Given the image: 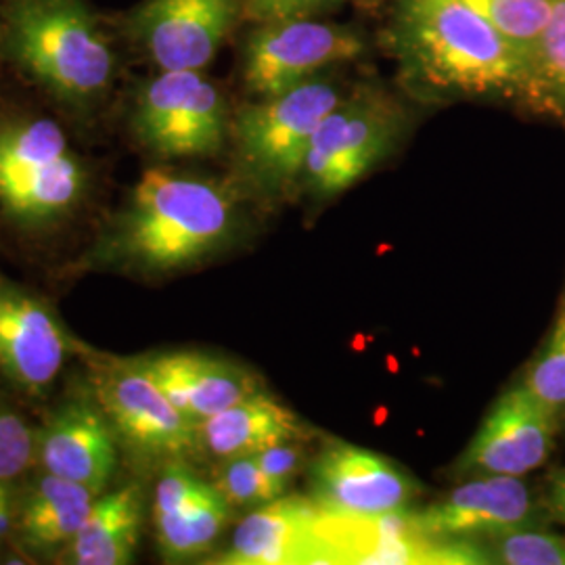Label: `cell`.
<instances>
[{
  "mask_svg": "<svg viewBox=\"0 0 565 565\" xmlns=\"http://www.w3.org/2000/svg\"><path fill=\"white\" fill-rule=\"evenodd\" d=\"M145 501L137 484L102 492L82 522L63 562L72 565H126L135 562L141 543Z\"/></svg>",
  "mask_w": 565,
  "mask_h": 565,
  "instance_id": "21",
  "label": "cell"
},
{
  "mask_svg": "<svg viewBox=\"0 0 565 565\" xmlns=\"http://www.w3.org/2000/svg\"><path fill=\"white\" fill-rule=\"evenodd\" d=\"M36 434L0 404V480L13 482L36 457Z\"/></svg>",
  "mask_w": 565,
  "mask_h": 565,
  "instance_id": "28",
  "label": "cell"
},
{
  "mask_svg": "<svg viewBox=\"0 0 565 565\" xmlns=\"http://www.w3.org/2000/svg\"><path fill=\"white\" fill-rule=\"evenodd\" d=\"M242 193L235 181L147 168L111 218L95 258L142 275L203 263L235 235Z\"/></svg>",
  "mask_w": 565,
  "mask_h": 565,
  "instance_id": "2",
  "label": "cell"
},
{
  "mask_svg": "<svg viewBox=\"0 0 565 565\" xmlns=\"http://www.w3.org/2000/svg\"><path fill=\"white\" fill-rule=\"evenodd\" d=\"M343 86L324 72L312 81L233 111L231 149L235 182L264 200L300 189L303 163L324 116L340 103Z\"/></svg>",
  "mask_w": 565,
  "mask_h": 565,
  "instance_id": "5",
  "label": "cell"
},
{
  "mask_svg": "<svg viewBox=\"0 0 565 565\" xmlns=\"http://www.w3.org/2000/svg\"><path fill=\"white\" fill-rule=\"evenodd\" d=\"M527 99L548 105L565 118V0H553L543 36L532 55Z\"/></svg>",
  "mask_w": 565,
  "mask_h": 565,
  "instance_id": "23",
  "label": "cell"
},
{
  "mask_svg": "<svg viewBox=\"0 0 565 565\" xmlns=\"http://www.w3.org/2000/svg\"><path fill=\"white\" fill-rule=\"evenodd\" d=\"M385 34L401 76L419 93L527 99L532 61L461 0H396Z\"/></svg>",
  "mask_w": 565,
  "mask_h": 565,
  "instance_id": "3",
  "label": "cell"
},
{
  "mask_svg": "<svg viewBox=\"0 0 565 565\" xmlns=\"http://www.w3.org/2000/svg\"><path fill=\"white\" fill-rule=\"evenodd\" d=\"M214 486L233 509H256L281 497L264 478L263 469L254 455L223 461Z\"/></svg>",
  "mask_w": 565,
  "mask_h": 565,
  "instance_id": "26",
  "label": "cell"
},
{
  "mask_svg": "<svg viewBox=\"0 0 565 565\" xmlns=\"http://www.w3.org/2000/svg\"><path fill=\"white\" fill-rule=\"evenodd\" d=\"M555 408L525 385L507 390L461 457L463 471L522 478L545 465L555 440Z\"/></svg>",
  "mask_w": 565,
  "mask_h": 565,
  "instance_id": "13",
  "label": "cell"
},
{
  "mask_svg": "<svg viewBox=\"0 0 565 565\" xmlns=\"http://www.w3.org/2000/svg\"><path fill=\"white\" fill-rule=\"evenodd\" d=\"M348 0H243V23L324 18L342 9Z\"/></svg>",
  "mask_w": 565,
  "mask_h": 565,
  "instance_id": "29",
  "label": "cell"
},
{
  "mask_svg": "<svg viewBox=\"0 0 565 565\" xmlns=\"http://www.w3.org/2000/svg\"><path fill=\"white\" fill-rule=\"evenodd\" d=\"M300 443L302 440H285L279 445L266 446L254 455L263 469L264 478L281 497L287 494V488L300 476L306 463V452Z\"/></svg>",
  "mask_w": 565,
  "mask_h": 565,
  "instance_id": "30",
  "label": "cell"
},
{
  "mask_svg": "<svg viewBox=\"0 0 565 565\" xmlns=\"http://www.w3.org/2000/svg\"><path fill=\"white\" fill-rule=\"evenodd\" d=\"M141 363L172 404L195 424L263 390L252 371L195 352H168L141 359Z\"/></svg>",
  "mask_w": 565,
  "mask_h": 565,
  "instance_id": "19",
  "label": "cell"
},
{
  "mask_svg": "<svg viewBox=\"0 0 565 565\" xmlns=\"http://www.w3.org/2000/svg\"><path fill=\"white\" fill-rule=\"evenodd\" d=\"M247 25L237 67L252 99L287 93L369 51L363 30L350 23L298 18Z\"/></svg>",
  "mask_w": 565,
  "mask_h": 565,
  "instance_id": "8",
  "label": "cell"
},
{
  "mask_svg": "<svg viewBox=\"0 0 565 565\" xmlns=\"http://www.w3.org/2000/svg\"><path fill=\"white\" fill-rule=\"evenodd\" d=\"M74 340L53 308L20 285L0 281V375L39 394L60 377Z\"/></svg>",
  "mask_w": 565,
  "mask_h": 565,
  "instance_id": "14",
  "label": "cell"
},
{
  "mask_svg": "<svg viewBox=\"0 0 565 565\" xmlns=\"http://www.w3.org/2000/svg\"><path fill=\"white\" fill-rule=\"evenodd\" d=\"M109 18L128 57L205 72L242 25L243 0H141Z\"/></svg>",
  "mask_w": 565,
  "mask_h": 565,
  "instance_id": "9",
  "label": "cell"
},
{
  "mask_svg": "<svg viewBox=\"0 0 565 565\" xmlns=\"http://www.w3.org/2000/svg\"><path fill=\"white\" fill-rule=\"evenodd\" d=\"M93 398L120 445L145 461L174 463L200 450L198 424L163 394L141 359L95 364Z\"/></svg>",
  "mask_w": 565,
  "mask_h": 565,
  "instance_id": "10",
  "label": "cell"
},
{
  "mask_svg": "<svg viewBox=\"0 0 565 565\" xmlns=\"http://www.w3.org/2000/svg\"><path fill=\"white\" fill-rule=\"evenodd\" d=\"M312 501L345 515L403 511L419 494V484L377 452L335 440L310 467Z\"/></svg>",
  "mask_w": 565,
  "mask_h": 565,
  "instance_id": "12",
  "label": "cell"
},
{
  "mask_svg": "<svg viewBox=\"0 0 565 565\" xmlns=\"http://www.w3.org/2000/svg\"><path fill=\"white\" fill-rule=\"evenodd\" d=\"M527 486L511 476H486L455 488L443 501L419 511L425 530L445 541H471L524 527L532 518Z\"/></svg>",
  "mask_w": 565,
  "mask_h": 565,
  "instance_id": "18",
  "label": "cell"
},
{
  "mask_svg": "<svg viewBox=\"0 0 565 565\" xmlns=\"http://www.w3.org/2000/svg\"><path fill=\"white\" fill-rule=\"evenodd\" d=\"M532 61L543 36L553 0H461Z\"/></svg>",
  "mask_w": 565,
  "mask_h": 565,
  "instance_id": "24",
  "label": "cell"
},
{
  "mask_svg": "<svg viewBox=\"0 0 565 565\" xmlns=\"http://www.w3.org/2000/svg\"><path fill=\"white\" fill-rule=\"evenodd\" d=\"M233 507L214 482H205L182 461L166 465L153 497L156 541L168 562L207 553L231 522Z\"/></svg>",
  "mask_w": 565,
  "mask_h": 565,
  "instance_id": "16",
  "label": "cell"
},
{
  "mask_svg": "<svg viewBox=\"0 0 565 565\" xmlns=\"http://www.w3.org/2000/svg\"><path fill=\"white\" fill-rule=\"evenodd\" d=\"M348 2H356V4H361V7H377V4H382L384 0H348Z\"/></svg>",
  "mask_w": 565,
  "mask_h": 565,
  "instance_id": "33",
  "label": "cell"
},
{
  "mask_svg": "<svg viewBox=\"0 0 565 565\" xmlns=\"http://www.w3.org/2000/svg\"><path fill=\"white\" fill-rule=\"evenodd\" d=\"M15 515H18V507H15L11 482L0 480V543L7 539V534L15 525Z\"/></svg>",
  "mask_w": 565,
  "mask_h": 565,
  "instance_id": "31",
  "label": "cell"
},
{
  "mask_svg": "<svg viewBox=\"0 0 565 565\" xmlns=\"http://www.w3.org/2000/svg\"><path fill=\"white\" fill-rule=\"evenodd\" d=\"M524 385L555 411L565 406V306L557 315L541 356L530 366Z\"/></svg>",
  "mask_w": 565,
  "mask_h": 565,
  "instance_id": "27",
  "label": "cell"
},
{
  "mask_svg": "<svg viewBox=\"0 0 565 565\" xmlns=\"http://www.w3.org/2000/svg\"><path fill=\"white\" fill-rule=\"evenodd\" d=\"M492 564L565 565V539L543 532L515 527L492 536Z\"/></svg>",
  "mask_w": 565,
  "mask_h": 565,
  "instance_id": "25",
  "label": "cell"
},
{
  "mask_svg": "<svg viewBox=\"0 0 565 565\" xmlns=\"http://www.w3.org/2000/svg\"><path fill=\"white\" fill-rule=\"evenodd\" d=\"M406 121L403 103L380 86L343 93L315 132L300 186L317 200L338 198L398 147Z\"/></svg>",
  "mask_w": 565,
  "mask_h": 565,
  "instance_id": "7",
  "label": "cell"
},
{
  "mask_svg": "<svg viewBox=\"0 0 565 565\" xmlns=\"http://www.w3.org/2000/svg\"><path fill=\"white\" fill-rule=\"evenodd\" d=\"M223 88L202 70H156L130 97L128 130L160 162L205 160L223 153L231 137Z\"/></svg>",
  "mask_w": 565,
  "mask_h": 565,
  "instance_id": "6",
  "label": "cell"
},
{
  "mask_svg": "<svg viewBox=\"0 0 565 565\" xmlns=\"http://www.w3.org/2000/svg\"><path fill=\"white\" fill-rule=\"evenodd\" d=\"M548 505L565 524V469L557 471L548 488Z\"/></svg>",
  "mask_w": 565,
  "mask_h": 565,
  "instance_id": "32",
  "label": "cell"
},
{
  "mask_svg": "<svg viewBox=\"0 0 565 565\" xmlns=\"http://www.w3.org/2000/svg\"><path fill=\"white\" fill-rule=\"evenodd\" d=\"M317 536L324 565L492 564L490 553L478 545L431 536L408 509L345 515L319 507Z\"/></svg>",
  "mask_w": 565,
  "mask_h": 565,
  "instance_id": "11",
  "label": "cell"
},
{
  "mask_svg": "<svg viewBox=\"0 0 565 565\" xmlns=\"http://www.w3.org/2000/svg\"><path fill=\"white\" fill-rule=\"evenodd\" d=\"M319 505L312 499L287 497L252 509L223 553L221 565H324L317 536Z\"/></svg>",
  "mask_w": 565,
  "mask_h": 565,
  "instance_id": "17",
  "label": "cell"
},
{
  "mask_svg": "<svg viewBox=\"0 0 565 565\" xmlns=\"http://www.w3.org/2000/svg\"><path fill=\"white\" fill-rule=\"evenodd\" d=\"M97 497L86 486L44 473L18 507L21 545L39 555L63 553L76 539Z\"/></svg>",
  "mask_w": 565,
  "mask_h": 565,
  "instance_id": "22",
  "label": "cell"
},
{
  "mask_svg": "<svg viewBox=\"0 0 565 565\" xmlns=\"http://www.w3.org/2000/svg\"><path fill=\"white\" fill-rule=\"evenodd\" d=\"M93 184V166L60 121L32 109H0V214L9 223L28 231L65 223Z\"/></svg>",
  "mask_w": 565,
  "mask_h": 565,
  "instance_id": "4",
  "label": "cell"
},
{
  "mask_svg": "<svg viewBox=\"0 0 565 565\" xmlns=\"http://www.w3.org/2000/svg\"><path fill=\"white\" fill-rule=\"evenodd\" d=\"M128 60L90 0H0V65L70 116L102 111Z\"/></svg>",
  "mask_w": 565,
  "mask_h": 565,
  "instance_id": "1",
  "label": "cell"
},
{
  "mask_svg": "<svg viewBox=\"0 0 565 565\" xmlns=\"http://www.w3.org/2000/svg\"><path fill=\"white\" fill-rule=\"evenodd\" d=\"M36 459L44 473L105 492L120 461V440L93 398L65 403L36 438Z\"/></svg>",
  "mask_w": 565,
  "mask_h": 565,
  "instance_id": "15",
  "label": "cell"
},
{
  "mask_svg": "<svg viewBox=\"0 0 565 565\" xmlns=\"http://www.w3.org/2000/svg\"><path fill=\"white\" fill-rule=\"evenodd\" d=\"M200 450L221 463L256 455L266 446L303 440L306 425L296 413L264 390L198 424Z\"/></svg>",
  "mask_w": 565,
  "mask_h": 565,
  "instance_id": "20",
  "label": "cell"
}]
</instances>
